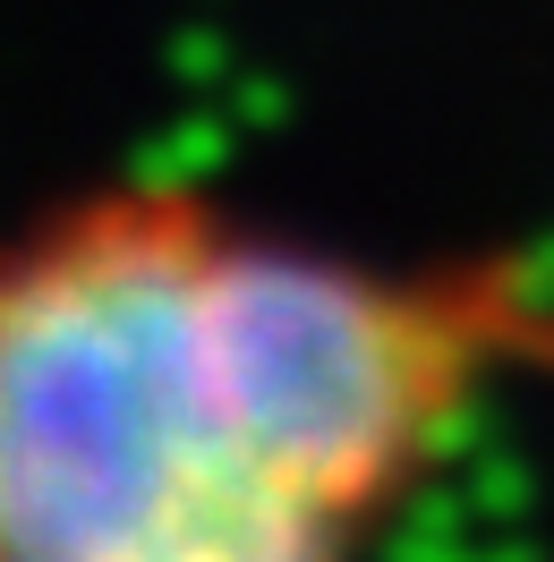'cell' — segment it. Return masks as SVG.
<instances>
[{"label":"cell","instance_id":"1","mask_svg":"<svg viewBox=\"0 0 554 562\" xmlns=\"http://www.w3.org/2000/svg\"><path fill=\"white\" fill-rule=\"evenodd\" d=\"M538 367L554 299L512 265L95 188L0 231V562H367Z\"/></svg>","mask_w":554,"mask_h":562}]
</instances>
